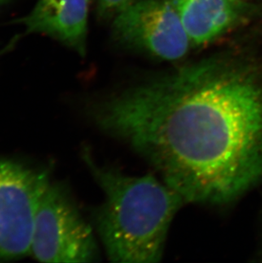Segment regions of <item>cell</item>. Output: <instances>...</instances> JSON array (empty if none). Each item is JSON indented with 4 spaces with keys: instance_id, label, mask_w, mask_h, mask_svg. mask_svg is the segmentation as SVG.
<instances>
[{
    "instance_id": "obj_6",
    "label": "cell",
    "mask_w": 262,
    "mask_h": 263,
    "mask_svg": "<svg viewBox=\"0 0 262 263\" xmlns=\"http://www.w3.org/2000/svg\"><path fill=\"white\" fill-rule=\"evenodd\" d=\"M181 19L192 47L214 43L250 23L260 12L247 0H169Z\"/></svg>"
},
{
    "instance_id": "obj_9",
    "label": "cell",
    "mask_w": 262,
    "mask_h": 263,
    "mask_svg": "<svg viewBox=\"0 0 262 263\" xmlns=\"http://www.w3.org/2000/svg\"><path fill=\"white\" fill-rule=\"evenodd\" d=\"M18 40H19V36L13 37L12 40H10V42L8 43L7 45H5L4 47L0 48V59L4 58L6 54L10 52L11 50L14 49L16 44H17Z\"/></svg>"
},
{
    "instance_id": "obj_7",
    "label": "cell",
    "mask_w": 262,
    "mask_h": 263,
    "mask_svg": "<svg viewBox=\"0 0 262 263\" xmlns=\"http://www.w3.org/2000/svg\"><path fill=\"white\" fill-rule=\"evenodd\" d=\"M91 0H38L18 23L27 33L45 35L79 55L87 52L88 19Z\"/></svg>"
},
{
    "instance_id": "obj_5",
    "label": "cell",
    "mask_w": 262,
    "mask_h": 263,
    "mask_svg": "<svg viewBox=\"0 0 262 263\" xmlns=\"http://www.w3.org/2000/svg\"><path fill=\"white\" fill-rule=\"evenodd\" d=\"M119 45L163 62H176L192 47L181 19L169 0H135L113 19Z\"/></svg>"
},
{
    "instance_id": "obj_2",
    "label": "cell",
    "mask_w": 262,
    "mask_h": 263,
    "mask_svg": "<svg viewBox=\"0 0 262 263\" xmlns=\"http://www.w3.org/2000/svg\"><path fill=\"white\" fill-rule=\"evenodd\" d=\"M84 160L104 194L94 221L113 262L160 261L174 217L185 199L151 174L129 176L97 164L88 151Z\"/></svg>"
},
{
    "instance_id": "obj_10",
    "label": "cell",
    "mask_w": 262,
    "mask_h": 263,
    "mask_svg": "<svg viewBox=\"0 0 262 263\" xmlns=\"http://www.w3.org/2000/svg\"><path fill=\"white\" fill-rule=\"evenodd\" d=\"M9 0H0V7L2 6L3 5H5V3H7Z\"/></svg>"
},
{
    "instance_id": "obj_1",
    "label": "cell",
    "mask_w": 262,
    "mask_h": 263,
    "mask_svg": "<svg viewBox=\"0 0 262 263\" xmlns=\"http://www.w3.org/2000/svg\"><path fill=\"white\" fill-rule=\"evenodd\" d=\"M97 126L185 202L227 205L262 181V63L226 51L103 97Z\"/></svg>"
},
{
    "instance_id": "obj_3",
    "label": "cell",
    "mask_w": 262,
    "mask_h": 263,
    "mask_svg": "<svg viewBox=\"0 0 262 263\" xmlns=\"http://www.w3.org/2000/svg\"><path fill=\"white\" fill-rule=\"evenodd\" d=\"M30 254L45 262H90L98 259L91 228L59 184L50 182L41 197Z\"/></svg>"
},
{
    "instance_id": "obj_8",
    "label": "cell",
    "mask_w": 262,
    "mask_h": 263,
    "mask_svg": "<svg viewBox=\"0 0 262 263\" xmlns=\"http://www.w3.org/2000/svg\"><path fill=\"white\" fill-rule=\"evenodd\" d=\"M135 0H98L97 12L100 18L114 19L119 12L131 5Z\"/></svg>"
},
{
    "instance_id": "obj_4",
    "label": "cell",
    "mask_w": 262,
    "mask_h": 263,
    "mask_svg": "<svg viewBox=\"0 0 262 263\" xmlns=\"http://www.w3.org/2000/svg\"><path fill=\"white\" fill-rule=\"evenodd\" d=\"M50 182L47 170L0 158V261L30 254L38 207Z\"/></svg>"
}]
</instances>
